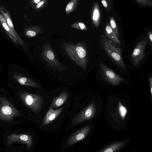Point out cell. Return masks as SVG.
<instances>
[{"mask_svg":"<svg viewBox=\"0 0 152 152\" xmlns=\"http://www.w3.org/2000/svg\"><path fill=\"white\" fill-rule=\"evenodd\" d=\"M149 40L147 34L143 39L137 43L131 55V60L134 66L138 65L145 56L146 53L145 51Z\"/></svg>","mask_w":152,"mask_h":152,"instance_id":"5","label":"cell"},{"mask_svg":"<svg viewBox=\"0 0 152 152\" xmlns=\"http://www.w3.org/2000/svg\"><path fill=\"white\" fill-rule=\"evenodd\" d=\"M0 13L5 19L8 26L14 34L15 40L18 44L24 48H27V45L16 31L9 12L3 6L1 5Z\"/></svg>","mask_w":152,"mask_h":152,"instance_id":"8","label":"cell"},{"mask_svg":"<svg viewBox=\"0 0 152 152\" xmlns=\"http://www.w3.org/2000/svg\"><path fill=\"white\" fill-rule=\"evenodd\" d=\"M100 44L109 57L117 65L125 69V65L122 56L121 48L118 47L103 34L100 36Z\"/></svg>","mask_w":152,"mask_h":152,"instance_id":"2","label":"cell"},{"mask_svg":"<svg viewBox=\"0 0 152 152\" xmlns=\"http://www.w3.org/2000/svg\"><path fill=\"white\" fill-rule=\"evenodd\" d=\"M69 97V94L66 91H63L53 99L51 106L52 108H57L66 102Z\"/></svg>","mask_w":152,"mask_h":152,"instance_id":"16","label":"cell"},{"mask_svg":"<svg viewBox=\"0 0 152 152\" xmlns=\"http://www.w3.org/2000/svg\"><path fill=\"white\" fill-rule=\"evenodd\" d=\"M0 26L2 29L5 31L7 35L12 41L16 44L19 45L16 40L15 36L8 26L5 19L1 13H0Z\"/></svg>","mask_w":152,"mask_h":152,"instance_id":"17","label":"cell"},{"mask_svg":"<svg viewBox=\"0 0 152 152\" xmlns=\"http://www.w3.org/2000/svg\"><path fill=\"white\" fill-rule=\"evenodd\" d=\"M104 31L105 37L108 39L116 44L122 45L121 42L111 28L108 20L104 26Z\"/></svg>","mask_w":152,"mask_h":152,"instance_id":"15","label":"cell"},{"mask_svg":"<svg viewBox=\"0 0 152 152\" xmlns=\"http://www.w3.org/2000/svg\"><path fill=\"white\" fill-rule=\"evenodd\" d=\"M42 55L43 60L51 68L61 72L65 70L66 68L58 61L53 50L48 43L45 44L42 48Z\"/></svg>","mask_w":152,"mask_h":152,"instance_id":"4","label":"cell"},{"mask_svg":"<svg viewBox=\"0 0 152 152\" xmlns=\"http://www.w3.org/2000/svg\"><path fill=\"white\" fill-rule=\"evenodd\" d=\"M118 110L119 114L123 119H124L127 113V110L126 108L124 106L119 102L118 104Z\"/></svg>","mask_w":152,"mask_h":152,"instance_id":"23","label":"cell"},{"mask_svg":"<svg viewBox=\"0 0 152 152\" xmlns=\"http://www.w3.org/2000/svg\"><path fill=\"white\" fill-rule=\"evenodd\" d=\"M126 142V141H120L113 143L99 152H115L123 147Z\"/></svg>","mask_w":152,"mask_h":152,"instance_id":"18","label":"cell"},{"mask_svg":"<svg viewBox=\"0 0 152 152\" xmlns=\"http://www.w3.org/2000/svg\"><path fill=\"white\" fill-rule=\"evenodd\" d=\"M135 2L141 6L146 7L152 5V0H135Z\"/></svg>","mask_w":152,"mask_h":152,"instance_id":"24","label":"cell"},{"mask_svg":"<svg viewBox=\"0 0 152 152\" xmlns=\"http://www.w3.org/2000/svg\"><path fill=\"white\" fill-rule=\"evenodd\" d=\"M65 50L72 60L83 69L86 70L88 61V49L84 42L69 43L64 46Z\"/></svg>","mask_w":152,"mask_h":152,"instance_id":"1","label":"cell"},{"mask_svg":"<svg viewBox=\"0 0 152 152\" xmlns=\"http://www.w3.org/2000/svg\"><path fill=\"white\" fill-rule=\"evenodd\" d=\"M64 108L63 107L55 110L50 106L43 119L42 125H47L52 122L60 115Z\"/></svg>","mask_w":152,"mask_h":152,"instance_id":"12","label":"cell"},{"mask_svg":"<svg viewBox=\"0 0 152 152\" xmlns=\"http://www.w3.org/2000/svg\"><path fill=\"white\" fill-rule=\"evenodd\" d=\"M90 129V125H88L75 132L68 138L66 142L67 145H72L83 140L89 133Z\"/></svg>","mask_w":152,"mask_h":152,"instance_id":"9","label":"cell"},{"mask_svg":"<svg viewBox=\"0 0 152 152\" xmlns=\"http://www.w3.org/2000/svg\"><path fill=\"white\" fill-rule=\"evenodd\" d=\"M1 104L0 108V118L4 120H10L16 116L18 114L17 110L12 106L10 105L9 102L4 101L5 103Z\"/></svg>","mask_w":152,"mask_h":152,"instance_id":"10","label":"cell"},{"mask_svg":"<svg viewBox=\"0 0 152 152\" xmlns=\"http://www.w3.org/2000/svg\"><path fill=\"white\" fill-rule=\"evenodd\" d=\"M90 17L92 24L97 28H99L101 22L102 15L100 7L97 2L93 4Z\"/></svg>","mask_w":152,"mask_h":152,"instance_id":"13","label":"cell"},{"mask_svg":"<svg viewBox=\"0 0 152 152\" xmlns=\"http://www.w3.org/2000/svg\"><path fill=\"white\" fill-rule=\"evenodd\" d=\"M71 26L73 28L80 29L81 30H86L88 28L83 23L79 22L72 24Z\"/></svg>","mask_w":152,"mask_h":152,"instance_id":"25","label":"cell"},{"mask_svg":"<svg viewBox=\"0 0 152 152\" xmlns=\"http://www.w3.org/2000/svg\"><path fill=\"white\" fill-rule=\"evenodd\" d=\"M110 25L112 30L114 32L117 37L120 38V35L119 30L117 26L115 20L113 16H111L110 18Z\"/></svg>","mask_w":152,"mask_h":152,"instance_id":"20","label":"cell"},{"mask_svg":"<svg viewBox=\"0 0 152 152\" xmlns=\"http://www.w3.org/2000/svg\"><path fill=\"white\" fill-rule=\"evenodd\" d=\"M7 141L8 145H10L15 142H17L26 145L28 148L31 147L33 143L31 136L26 134H21L19 135L14 134H12L8 136Z\"/></svg>","mask_w":152,"mask_h":152,"instance_id":"11","label":"cell"},{"mask_svg":"<svg viewBox=\"0 0 152 152\" xmlns=\"http://www.w3.org/2000/svg\"><path fill=\"white\" fill-rule=\"evenodd\" d=\"M39 31L37 26H29L25 29L24 34L25 37H34L39 33Z\"/></svg>","mask_w":152,"mask_h":152,"instance_id":"19","label":"cell"},{"mask_svg":"<svg viewBox=\"0 0 152 152\" xmlns=\"http://www.w3.org/2000/svg\"><path fill=\"white\" fill-rule=\"evenodd\" d=\"M77 1V0H72L68 3L65 9L66 12L67 14H69L74 10Z\"/></svg>","mask_w":152,"mask_h":152,"instance_id":"21","label":"cell"},{"mask_svg":"<svg viewBox=\"0 0 152 152\" xmlns=\"http://www.w3.org/2000/svg\"><path fill=\"white\" fill-rule=\"evenodd\" d=\"M41 1L40 0H34L33 1L34 3L35 4H38Z\"/></svg>","mask_w":152,"mask_h":152,"instance_id":"29","label":"cell"},{"mask_svg":"<svg viewBox=\"0 0 152 152\" xmlns=\"http://www.w3.org/2000/svg\"></svg>","mask_w":152,"mask_h":152,"instance_id":"30","label":"cell"},{"mask_svg":"<svg viewBox=\"0 0 152 152\" xmlns=\"http://www.w3.org/2000/svg\"><path fill=\"white\" fill-rule=\"evenodd\" d=\"M45 1H46L45 0H42L40 1L39 3L37 4L36 5V8H40L45 3Z\"/></svg>","mask_w":152,"mask_h":152,"instance_id":"28","label":"cell"},{"mask_svg":"<svg viewBox=\"0 0 152 152\" xmlns=\"http://www.w3.org/2000/svg\"><path fill=\"white\" fill-rule=\"evenodd\" d=\"M13 77L21 85L30 87L40 88V87L32 79L24 77L19 73L15 74L13 75Z\"/></svg>","mask_w":152,"mask_h":152,"instance_id":"14","label":"cell"},{"mask_svg":"<svg viewBox=\"0 0 152 152\" xmlns=\"http://www.w3.org/2000/svg\"><path fill=\"white\" fill-rule=\"evenodd\" d=\"M150 91L151 99H152V77L150 76L149 79Z\"/></svg>","mask_w":152,"mask_h":152,"instance_id":"26","label":"cell"},{"mask_svg":"<svg viewBox=\"0 0 152 152\" xmlns=\"http://www.w3.org/2000/svg\"><path fill=\"white\" fill-rule=\"evenodd\" d=\"M20 97L25 104L36 115L40 113L44 103L42 96L24 91L20 93Z\"/></svg>","mask_w":152,"mask_h":152,"instance_id":"3","label":"cell"},{"mask_svg":"<svg viewBox=\"0 0 152 152\" xmlns=\"http://www.w3.org/2000/svg\"><path fill=\"white\" fill-rule=\"evenodd\" d=\"M96 113V104L92 102L81 110L74 118L72 121L73 125H76L92 118Z\"/></svg>","mask_w":152,"mask_h":152,"instance_id":"6","label":"cell"},{"mask_svg":"<svg viewBox=\"0 0 152 152\" xmlns=\"http://www.w3.org/2000/svg\"><path fill=\"white\" fill-rule=\"evenodd\" d=\"M148 35L149 40H150L151 45V46L152 43V33L151 31H148Z\"/></svg>","mask_w":152,"mask_h":152,"instance_id":"27","label":"cell"},{"mask_svg":"<svg viewBox=\"0 0 152 152\" xmlns=\"http://www.w3.org/2000/svg\"><path fill=\"white\" fill-rule=\"evenodd\" d=\"M99 64L104 78L110 84L117 86L124 80L123 78L103 62H99Z\"/></svg>","mask_w":152,"mask_h":152,"instance_id":"7","label":"cell"},{"mask_svg":"<svg viewBox=\"0 0 152 152\" xmlns=\"http://www.w3.org/2000/svg\"><path fill=\"white\" fill-rule=\"evenodd\" d=\"M101 1L106 11L108 12H110L112 7V1L111 0H102Z\"/></svg>","mask_w":152,"mask_h":152,"instance_id":"22","label":"cell"}]
</instances>
